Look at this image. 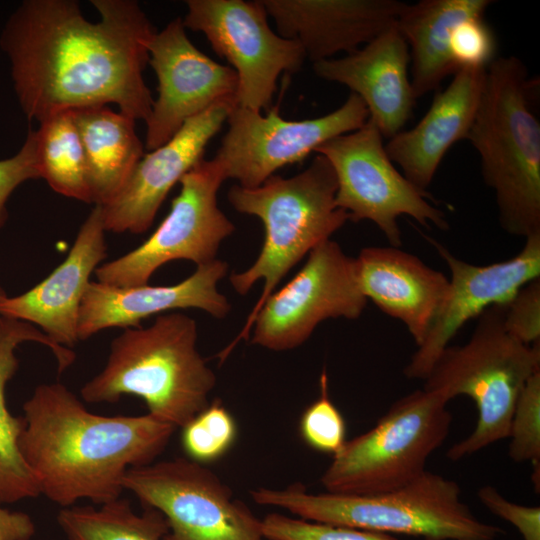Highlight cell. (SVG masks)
I'll return each instance as SVG.
<instances>
[{
  "mask_svg": "<svg viewBox=\"0 0 540 540\" xmlns=\"http://www.w3.org/2000/svg\"><path fill=\"white\" fill-rule=\"evenodd\" d=\"M91 4L98 22L74 0H24L6 20L0 48L28 119L108 103L134 120L149 117L154 100L143 71L155 28L134 0Z\"/></svg>",
  "mask_w": 540,
  "mask_h": 540,
  "instance_id": "obj_1",
  "label": "cell"
},
{
  "mask_svg": "<svg viewBox=\"0 0 540 540\" xmlns=\"http://www.w3.org/2000/svg\"><path fill=\"white\" fill-rule=\"evenodd\" d=\"M23 411L22 457L40 494L62 508L120 498L127 471L156 461L177 429L149 413H92L59 382L38 385Z\"/></svg>",
  "mask_w": 540,
  "mask_h": 540,
  "instance_id": "obj_2",
  "label": "cell"
},
{
  "mask_svg": "<svg viewBox=\"0 0 540 540\" xmlns=\"http://www.w3.org/2000/svg\"><path fill=\"white\" fill-rule=\"evenodd\" d=\"M197 324L182 313L156 316L148 327L113 339L103 369L80 390L87 403L141 398L148 413L182 428L209 405L216 375L197 349Z\"/></svg>",
  "mask_w": 540,
  "mask_h": 540,
  "instance_id": "obj_3",
  "label": "cell"
},
{
  "mask_svg": "<svg viewBox=\"0 0 540 540\" xmlns=\"http://www.w3.org/2000/svg\"><path fill=\"white\" fill-rule=\"evenodd\" d=\"M532 92L534 83L520 59L495 58L486 68L466 138L480 157L502 229L524 238L540 233V123Z\"/></svg>",
  "mask_w": 540,
  "mask_h": 540,
  "instance_id": "obj_4",
  "label": "cell"
},
{
  "mask_svg": "<svg viewBox=\"0 0 540 540\" xmlns=\"http://www.w3.org/2000/svg\"><path fill=\"white\" fill-rule=\"evenodd\" d=\"M336 189L334 171L320 154L295 176L274 174L256 188L233 185L229 189L227 197L233 208L259 218L265 232L255 262L244 271L232 273L229 280L240 295L247 294L259 280L263 288L242 330L221 351V360L240 340L249 338L257 314L291 268L349 220L336 205Z\"/></svg>",
  "mask_w": 540,
  "mask_h": 540,
  "instance_id": "obj_5",
  "label": "cell"
},
{
  "mask_svg": "<svg viewBox=\"0 0 540 540\" xmlns=\"http://www.w3.org/2000/svg\"><path fill=\"white\" fill-rule=\"evenodd\" d=\"M254 502L297 518L423 540H495L504 531L479 520L461 500L459 485L425 471L411 482L376 494L311 493L296 483L250 491Z\"/></svg>",
  "mask_w": 540,
  "mask_h": 540,
  "instance_id": "obj_6",
  "label": "cell"
},
{
  "mask_svg": "<svg viewBox=\"0 0 540 540\" xmlns=\"http://www.w3.org/2000/svg\"><path fill=\"white\" fill-rule=\"evenodd\" d=\"M503 314L504 306L484 311L469 340L447 346L424 379L423 389L447 402L465 395L476 405L474 430L446 453L452 461L508 438L518 396L540 371V343L528 346L513 338L504 327Z\"/></svg>",
  "mask_w": 540,
  "mask_h": 540,
  "instance_id": "obj_7",
  "label": "cell"
},
{
  "mask_svg": "<svg viewBox=\"0 0 540 540\" xmlns=\"http://www.w3.org/2000/svg\"><path fill=\"white\" fill-rule=\"evenodd\" d=\"M447 401L425 389L396 400L373 428L347 440L320 482L327 492L376 494L424 473L429 456L449 434Z\"/></svg>",
  "mask_w": 540,
  "mask_h": 540,
  "instance_id": "obj_8",
  "label": "cell"
},
{
  "mask_svg": "<svg viewBox=\"0 0 540 540\" xmlns=\"http://www.w3.org/2000/svg\"><path fill=\"white\" fill-rule=\"evenodd\" d=\"M383 139L368 118L362 127L334 137L315 150L334 171L336 205L349 220L373 222L393 247L402 245L397 222L400 216H409L424 227L447 230L444 212L395 167Z\"/></svg>",
  "mask_w": 540,
  "mask_h": 540,
  "instance_id": "obj_9",
  "label": "cell"
},
{
  "mask_svg": "<svg viewBox=\"0 0 540 540\" xmlns=\"http://www.w3.org/2000/svg\"><path fill=\"white\" fill-rule=\"evenodd\" d=\"M123 486L164 515L163 540H265L262 519L217 474L187 457L130 468Z\"/></svg>",
  "mask_w": 540,
  "mask_h": 540,
  "instance_id": "obj_10",
  "label": "cell"
},
{
  "mask_svg": "<svg viewBox=\"0 0 540 540\" xmlns=\"http://www.w3.org/2000/svg\"><path fill=\"white\" fill-rule=\"evenodd\" d=\"M225 180L213 159H202L181 178L180 191L156 230L132 251L98 266L97 281L140 286L168 262L187 260L199 266L217 259L222 241L235 230L218 207L217 193Z\"/></svg>",
  "mask_w": 540,
  "mask_h": 540,
  "instance_id": "obj_11",
  "label": "cell"
},
{
  "mask_svg": "<svg viewBox=\"0 0 540 540\" xmlns=\"http://www.w3.org/2000/svg\"><path fill=\"white\" fill-rule=\"evenodd\" d=\"M185 28L202 32L237 75L236 105L267 112L281 73L299 71L301 45L274 32L261 0H188Z\"/></svg>",
  "mask_w": 540,
  "mask_h": 540,
  "instance_id": "obj_12",
  "label": "cell"
},
{
  "mask_svg": "<svg viewBox=\"0 0 540 540\" xmlns=\"http://www.w3.org/2000/svg\"><path fill=\"white\" fill-rule=\"evenodd\" d=\"M368 118L366 105L354 93L336 110L305 120L283 119L277 106L263 115L235 105L213 160L225 179L256 188L282 167L303 161L330 139L362 127Z\"/></svg>",
  "mask_w": 540,
  "mask_h": 540,
  "instance_id": "obj_13",
  "label": "cell"
},
{
  "mask_svg": "<svg viewBox=\"0 0 540 540\" xmlns=\"http://www.w3.org/2000/svg\"><path fill=\"white\" fill-rule=\"evenodd\" d=\"M366 304L355 258L329 239L315 247L301 270L265 301L252 325L251 342L272 351L291 350L322 321L357 319Z\"/></svg>",
  "mask_w": 540,
  "mask_h": 540,
  "instance_id": "obj_14",
  "label": "cell"
},
{
  "mask_svg": "<svg viewBox=\"0 0 540 540\" xmlns=\"http://www.w3.org/2000/svg\"><path fill=\"white\" fill-rule=\"evenodd\" d=\"M149 61L158 80V97L146 119V148L171 139L192 117L223 101L236 103L237 75L197 49L181 18L155 32L148 44Z\"/></svg>",
  "mask_w": 540,
  "mask_h": 540,
  "instance_id": "obj_15",
  "label": "cell"
},
{
  "mask_svg": "<svg viewBox=\"0 0 540 540\" xmlns=\"http://www.w3.org/2000/svg\"><path fill=\"white\" fill-rule=\"evenodd\" d=\"M429 241L449 268V287L431 329L403 370L408 379L424 380L469 320L492 306L506 305L524 285L540 276V233L525 238L514 257L489 265L468 263L439 242Z\"/></svg>",
  "mask_w": 540,
  "mask_h": 540,
  "instance_id": "obj_16",
  "label": "cell"
},
{
  "mask_svg": "<svg viewBox=\"0 0 540 540\" xmlns=\"http://www.w3.org/2000/svg\"><path fill=\"white\" fill-rule=\"evenodd\" d=\"M234 101H223L187 120L160 147L143 155L119 193L101 206L105 231L139 234L152 225L173 186L203 159Z\"/></svg>",
  "mask_w": 540,
  "mask_h": 540,
  "instance_id": "obj_17",
  "label": "cell"
},
{
  "mask_svg": "<svg viewBox=\"0 0 540 540\" xmlns=\"http://www.w3.org/2000/svg\"><path fill=\"white\" fill-rule=\"evenodd\" d=\"M228 270L226 262L197 266L183 281L172 285L114 287L91 281L81 302L77 326L79 341L109 328H136L153 315L177 309H200L214 318H224L231 305L218 290Z\"/></svg>",
  "mask_w": 540,
  "mask_h": 540,
  "instance_id": "obj_18",
  "label": "cell"
},
{
  "mask_svg": "<svg viewBox=\"0 0 540 540\" xmlns=\"http://www.w3.org/2000/svg\"><path fill=\"white\" fill-rule=\"evenodd\" d=\"M102 208L94 205L66 258L28 291L0 300V316L28 322L56 344L79 342V310L90 278L106 257Z\"/></svg>",
  "mask_w": 540,
  "mask_h": 540,
  "instance_id": "obj_19",
  "label": "cell"
},
{
  "mask_svg": "<svg viewBox=\"0 0 540 540\" xmlns=\"http://www.w3.org/2000/svg\"><path fill=\"white\" fill-rule=\"evenodd\" d=\"M280 36L297 41L313 63L354 53L396 27L395 0H261Z\"/></svg>",
  "mask_w": 540,
  "mask_h": 540,
  "instance_id": "obj_20",
  "label": "cell"
},
{
  "mask_svg": "<svg viewBox=\"0 0 540 540\" xmlns=\"http://www.w3.org/2000/svg\"><path fill=\"white\" fill-rule=\"evenodd\" d=\"M409 64L408 45L393 27L354 53L313 63V70L319 78L356 94L383 138L390 139L402 131L417 100Z\"/></svg>",
  "mask_w": 540,
  "mask_h": 540,
  "instance_id": "obj_21",
  "label": "cell"
},
{
  "mask_svg": "<svg viewBox=\"0 0 540 540\" xmlns=\"http://www.w3.org/2000/svg\"><path fill=\"white\" fill-rule=\"evenodd\" d=\"M355 260L365 298L401 321L419 346L443 304L449 278L399 247H365Z\"/></svg>",
  "mask_w": 540,
  "mask_h": 540,
  "instance_id": "obj_22",
  "label": "cell"
},
{
  "mask_svg": "<svg viewBox=\"0 0 540 540\" xmlns=\"http://www.w3.org/2000/svg\"><path fill=\"white\" fill-rule=\"evenodd\" d=\"M486 68L458 70L450 84L435 94L416 126L385 143L390 160L419 190L425 191L448 150L466 139L481 99Z\"/></svg>",
  "mask_w": 540,
  "mask_h": 540,
  "instance_id": "obj_23",
  "label": "cell"
},
{
  "mask_svg": "<svg viewBox=\"0 0 540 540\" xmlns=\"http://www.w3.org/2000/svg\"><path fill=\"white\" fill-rule=\"evenodd\" d=\"M490 0H422L405 3L396 28L410 53L411 85L416 99L436 90L458 70L450 52L454 28L463 20L483 17Z\"/></svg>",
  "mask_w": 540,
  "mask_h": 540,
  "instance_id": "obj_24",
  "label": "cell"
},
{
  "mask_svg": "<svg viewBox=\"0 0 540 540\" xmlns=\"http://www.w3.org/2000/svg\"><path fill=\"white\" fill-rule=\"evenodd\" d=\"M24 342H37L49 348L57 361L58 373L68 369L76 359L70 348L56 344L36 326L0 316V503H15L40 495L37 481L19 448L24 418L9 412L5 398L6 385L19 367L15 351Z\"/></svg>",
  "mask_w": 540,
  "mask_h": 540,
  "instance_id": "obj_25",
  "label": "cell"
},
{
  "mask_svg": "<svg viewBox=\"0 0 540 540\" xmlns=\"http://www.w3.org/2000/svg\"><path fill=\"white\" fill-rule=\"evenodd\" d=\"M71 111L84 150L91 203L103 206L119 193L144 155L135 120L106 105Z\"/></svg>",
  "mask_w": 540,
  "mask_h": 540,
  "instance_id": "obj_26",
  "label": "cell"
},
{
  "mask_svg": "<svg viewBox=\"0 0 540 540\" xmlns=\"http://www.w3.org/2000/svg\"><path fill=\"white\" fill-rule=\"evenodd\" d=\"M57 522L68 540H163L169 531L164 515L151 507L136 513L127 499H115L95 508H62Z\"/></svg>",
  "mask_w": 540,
  "mask_h": 540,
  "instance_id": "obj_27",
  "label": "cell"
},
{
  "mask_svg": "<svg viewBox=\"0 0 540 540\" xmlns=\"http://www.w3.org/2000/svg\"><path fill=\"white\" fill-rule=\"evenodd\" d=\"M39 123L35 139L40 178L65 197L91 203L84 150L72 111Z\"/></svg>",
  "mask_w": 540,
  "mask_h": 540,
  "instance_id": "obj_28",
  "label": "cell"
},
{
  "mask_svg": "<svg viewBox=\"0 0 540 540\" xmlns=\"http://www.w3.org/2000/svg\"><path fill=\"white\" fill-rule=\"evenodd\" d=\"M181 429V445L187 458L202 465L227 454L238 434L234 417L220 400L210 402Z\"/></svg>",
  "mask_w": 540,
  "mask_h": 540,
  "instance_id": "obj_29",
  "label": "cell"
},
{
  "mask_svg": "<svg viewBox=\"0 0 540 540\" xmlns=\"http://www.w3.org/2000/svg\"><path fill=\"white\" fill-rule=\"evenodd\" d=\"M303 441L312 449L334 456L346 443V423L332 402L325 370L320 377V395L303 412L299 422Z\"/></svg>",
  "mask_w": 540,
  "mask_h": 540,
  "instance_id": "obj_30",
  "label": "cell"
},
{
  "mask_svg": "<svg viewBox=\"0 0 540 540\" xmlns=\"http://www.w3.org/2000/svg\"><path fill=\"white\" fill-rule=\"evenodd\" d=\"M509 456L515 462H540V371L521 390L509 427Z\"/></svg>",
  "mask_w": 540,
  "mask_h": 540,
  "instance_id": "obj_31",
  "label": "cell"
},
{
  "mask_svg": "<svg viewBox=\"0 0 540 540\" xmlns=\"http://www.w3.org/2000/svg\"><path fill=\"white\" fill-rule=\"evenodd\" d=\"M265 540H398L392 534L337 526L269 513L262 519Z\"/></svg>",
  "mask_w": 540,
  "mask_h": 540,
  "instance_id": "obj_32",
  "label": "cell"
},
{
  "mask_svg": "<svg viewBox=\"0 0 540 540\" xmlns=\"http://www.w3.org/2000/svg\"><path fill=\"white\" fill-rule=\"evenodd\" d=\"M450 52L457 70L489 66L495 59L496 39L483 17L465 19L454 28Z\"/></svg>",
  "mask_w": 540,
  "mask_h": 540,
  "instance_id": "obj_33",
  "label": "cell"
},
{
  "mask_svg": "<svg viewBox=\"0 0 540 540\" xmlns=\"http://www.w3.org/2000/svg\"><path fill=\"white\" fill-rule=\"evenodd\" d=\"M503 324L517 341L528 346L540 343V278L524 285L504 305Z\"/></svg>",
  "mask_w": 540,
  "mask_h": 540,
  "instance_id": "obj_34",
  "label": "cell"
},
{
  "mask_svg": "<svg viewBox=\"0 0 540 540\" xmlns=\"http://www.w3.org/2000/svg\"><path fill=\"white\" fill-rule=\"evenodd\" d=\"M40 178L35 130L30 129L19 151L0 160V229L7 219V201L22 183Z\"/></svg>",
  "mask_w": 540,
  "mask_h": 540,
  "instance_id": "obj_35",
  "label": "cell"
},
{
  "mask_svg": "<svg viewBox=\"0 0 540 540\" xmlns=\"http://www.w3.org/2000/svg\"><path fill=\"white\" fill-rule=\"evenodd\" d=\"M477 496L490 512L514 525L524 540H540L539 506L511 502L490 485L481 487Z\"/></svg>",
  "mask_w": 540,
  "mask_h": 540,
  "instance_id": "obj_36",
  "label": "cell"
},
{
  "mask_svg": "<svg viewBox=\"0 0 540 540\" xmlns=\"http://www.w3.org/2000/svg\"><path fill=\"white\" fill-rule=\"evenodd\" d=\"M35 530L28 514L0 507V540H30Z\"/></svg>",
  "mask_w": 540,
  "mask_h": 540,
  "instance_id": "obj_37",
  "label": "cell"
},
{
  "mask_svg": "<svg viewBox=\"0 0 540 540\" xmlns=\"http://www.w3.org/2000/svg\"><path fill=\"white\" fill-rule=\"evenodd\" d=\"M4 296H6V293H5V291L0 287V300H1Z\"/></svg>",
  "mask_w": 540,
  "mask_h": 540,
  "instance_id": "obj_38",
  "label": "cell"
}]
</instances>
